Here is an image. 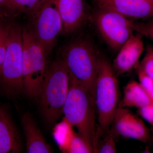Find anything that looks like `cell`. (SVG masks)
Listing matches in <instances>:
<instances>
[{
    "label": "cell",
    "instance_id": "obj_11",
    "mask_svg": "<svg viewBox=\"0 0 153 153\" xmlns=\"http://www.w3.org/2000/svg\"><path fill=\"white\" fill-rule=\"evenodd\" d=\"M63 25L62 34L79 30L90 19L86 0H56Z\"/></svg>",
    "mask_w": 153,
    "mask_h": 153
},
{
    "label": "cell",
    "instance_id": "obj_12",
    "mask_svg": "<svg viewBox=\"0 0 153 153\" xmlns=\"http://www.w3.org/2000/svg\"><path fill=\"white\" fill-rule=\"evenodd\" d=\"M144 50V44L140 35L132 34L118 50L112 64L117 76L135 68Z\"/></svg>",
    "mask_w": 153,
    "mask_h": 153
},
{
    "label": "cell",
    "instance_id": "obj_25",
    "mask_svg": "<svg viewBox=\"0 0 153 153\" xmlns=\"http://www.w3.org/2000/svg\"><path fill=\"white\" fill-rule=\"evenodd\" d=\"M5 1V0H0V4H2L3 2L4 1Z\"/></svg>",
    "mask_w": 153,
    "mask_h": 153
},
{
    "label": "cell",
    "instance_id": "obj_5",
    "mask_svg": "<svg viewBox=\"0 0 153 153\" xmlns=\"http://www.w3.org/2000/svg\"><path fill=\"white\" fill-rule=\"evenodd\" d=\"M22 76L24 92L38 98L45 76L47 55L37 41L30 26L22 28Z\"/></svg>",
    "mask_w": 153,
    "mask_h": 153
},
{
    "label": "cell",
    "instance_id": "obj_4",
    "mask_svg": "<svg viewBox=\"0 0 153 153\" xmlns=\"http://www.w3.org/2000/svg\"><path fill=\"white\" fill-rule=\"evenodd\" d=\"M100 55L88 38L79 37L68 42L61 57L71 75L85 86L94 98Z\"/></svg>",
    "mask_w": 153,
    "mask_h": 153
},
{
    "label": "cell",
    "instance_id": "obj_6",
    "mask_svg": "<svg viewBox=\"0 0 153 153\" xmlns=\"http://www.w3.org/2000/svg\"><path fill=\"white\" fill-rule=\"evenodd\" d=\"M22 56V28L19 24L12 23L6 55L0 70V84L10 96L15 97L24 92Z\"/></svg>",
    "mask_w": 153,
    "mask_h": 153
},
{
    "label": "cell",
    "instance_id": "obj_15",
    "mask_svg": "<svg viewBox=\"0 0 153 153\" xmlns=\"http://www.w3.org/2000/svg\"><path fill=\"white\" fill-rule=\"evenodd\" d=\"M149 96L139 82L131 80L123 88V96L119 106L138 108L151 104Z\"/></svg>",
    "mask_w": 153,
    "mask_h": 153
},
{
    "label": "cell",
    "instance_id": "obj_9",
    "mask_svg": "<svg viewBox=\"0 0 153 153\" xmlns=\"http://www.w3.org/2000/svg\"><path fill=\"white\" fill-rule=\"evenodd\" d=\"M111 128L115 134L126 138L146 143L152 140L150 130L142 120L126 108L118 107Z\"/></svg>",
    "mask_w": 153,
    "mask_h": 153
},
{
    "label": "cell",
    "instance_id": "obj_2",
    "mask_svg": "<svg viewBox=\"0 0 153 153\" xmlns=\"http://www.w3.org/2000/svg\"><path fill=\"white\" fill-rule=\"evenodd\" d=\"M69 85V71L62 58L57 59L47 66L37 99L41 114L48 124L56 122L62 113Z\"/></svg>",
    "mask_w": 153,
    "mask_h": 153
},
{
    "label": "cell",
    "instance_id": "obj_16",
    "mask_svg": "<svg viewBox=\"0 0 153 153\" xmlns=\"http://www.w3.org/2000/svg\"><path fill=\"white\" fill-rule=\"evenodd\" d=\"M47 0H5L0 8L12 16L25 14L31 16Z\"/></svg>",
    "mask_w": 153,
    "mask_h": 153
},
{
    "label": "cell",
    "instance_id": "obj_21",
    "mask_svg": "<svg viewBox=\"0 0 153 153\" xmlns=\"http://www.w3.org/2000/svg\"><path fill=\"white\" fill-rule=\"evenodd\" d=\"M11 24H5L0 30V70L4 60Z\"/></svg>",
    "mask_w": 153,
    "mask_h": 153
},
{
    "label": "cell",
    "instance_id": "obj_3",
    "mask_svg": "<svg viewBox=\"0 0 153 153\" xmlns=\"http://www.w3.org/2000/svg\"><path fill=\"white\" fill-rule=\"evenodd\" d=\"M117 77L109 60L100 56L94 97L99 138L109 131L119 105V85Z\"/></svg>",
    "mask_w": 153,
    "mask_h": 153
},
{
    "label": "cell",
    "instance_id": "obj_20",
    "mask_svg": "<svg viewBox=\"0 0 153 153\" xmlns=\"http://www.w3.org/2000/svg\"><path fill=\"white\" fill-rule=\"evenodd\" d=\"M138 66L142 69L153 79V47L148 45L143 60Z\"/></svg>",
    "mask_w": 153,
    "mask_h": 153
},
{
    "label": "cell",
    "instance_id": "obj_14",
    "mask_svg": "<svg viewBox=\"0 0 153 153\" xmlns=\"http://www.w3.org/2000/svg\"><path fill=\"white\" fill-rule=\"evenodd\" d=\"M21 120L26 140L27 152L53 153L52 148L44 138L33 115L29 113L24 114Z\"/></svg>",
    "mask_w": 153,
    "mask_h": 153
},
{
    "label": "cell",
    "instance_id": "obj_23",
    "mask_svg": "<svg viewBox=\"0 0 153 153\" xmlns=\"http://www.w3.org/2000/svg\"><path fill=\"white\" fill-rule=\"evenodd\" d=\"M137 112L153 128V102L149 105L137 109Z\"/></svg>",
    "mask_w": 153,
    "mask_h": 153
},
{
    "label": "cell",
    "instance_id": "obj_17",
    "mask_svg": "<svg viewBox=\"0 0 153 153\" xmlns=\"http://www.w3.org/2000/svg\"><path fill=\"white\" fill-rule=\"evenodd\" d=\"M64 152L93 153V152L82 137L79 134L74 132Z\"/></svg>",
    "mask_w": 153,
    "mask_h": 153
},
{
    "label": "cell",
    "instance_id": "obj_7",
    "mask_svg": "<svg viewBox=\"0 0 153 153\" xmlns=\"http://www.w3.org/2000/svg\"><path fill=\"white\" fill-rule=\"evenodd\" d=\"M30 18V27L33 35L48 55L63 33V22L57 1L47 0Z\"/></svg>",
    "mask_w": 153,
    "mask_h": 153
},
{
    "label": "cell",
    "instance_id": "obj_24",
    "mask_svg": "<svg viewBox=\"0 0 153 153\" xmlns=\"http://www.w3.org/2000/svg\"><path fill=\"white\" fill-rule=\"evenodd\" d=\"M5 25V23H4V22H3L2 20L0 19V30H1V29Z\"/></svg>",
    "mask_w": 153,
    "mask_h": 153
},
{
    "label": "cell",
    "instance_id": "obj_1",
    "mask_svg": "<svg viewBox=\"0 0 153 153\" xmlns=\"http://www.w3.org/2000/svg\"><path fill=\"white\" fill-rule=\"evenodd\" d=\"M93 97L69 73V89L62 109L63 120L77 129L93 153L97 152L99 139Z\"/></svg>",
    "mask_w": 153,
    "mask_h": 153
},
{
    "label": "cell",
    "instance_id": "obj_8",
    "mask_svg": "<svg viewBox=\"0 0 153 153\" xmlns=\"http://www.w3.org/2000/svg\"><path fill=\"white\" fill-rule=\"evenodd\" d=\"M90 18L102 39L114 51H118L133 34V20L114 11L97 8Z\"/></svg>",
    "mask_w": 153,
    "mask_h": 153
},
{
    "label": "cell",
    "instance_id": "obj_10",
    "mask_svg": "<svg viewBox=\"0 0 153 153\" xmlns=\"http://www.w3.org/2000/svg\"><path fill=\"white\" fill-rule=\"evenodd\" d=\"M97 8L114 11L131 20L153 17V0H91Z\"/></svg>",
    "mask_w": 153,
    "mask_h": 153
},
{
    "label": "cell",
    "instance_id": "obj_13",
    "mask_svg": "<svg viewBox=\"0 0 153 153\" xmlns=\"http://www.w3.org/2000/svg\"><path fill=\"white\" fill-rule=\"evenodd\" d=\"M22 150L18 129L10 114L0 106V153H20Z\"/></svg>",
    "mask_w": 153,
    "mask_h": 153
},
{
    "label": "cell",
    "instance_id": "obj_19",
    "mask_svg": "<svg viewBox=\"0 0 153 153\" xmlns=\"http://www.w3.org/2000/svg\"><path fill=\"white\" fill-rule=\"evenodd\" d=\"M106 137L101 142H99L96 153H115L117 152L115 134L111 129L106 134Z\"/></svg>",
    "mask_w": 153,
    "mask_h": 153
},
{
    "label": "cell",
    "instance_id": "obj_18",
    "mask_svg": "<svg viewBox=\"0 0 153 153\" xmlns=\"http://www.w3.org/2000/svg\"><path fill=\"white\" fill-rule=\"evenodd\" d=\"M132 25L134 32L148 38L153 43V17L143 22H136L133 20Z\"/></svg>",
    "mask_w": 153,
    "mask_h": 153
},
{
    "label": "cell",
    "instance_id": "obj_22",
    "mask_svg": "<svg viewBox=\"0 0 153 153\" xmlns=\"http://www.w3.org/2000/svg\"><path fill=\"white\" fill-rule=\"evenodd\" d=\"M137 68L139 82L149 94L153 89V79L139 66Z\"/></svg>",
    "mask_w": 153,
    "mask_h": 153
}]
</instances>
